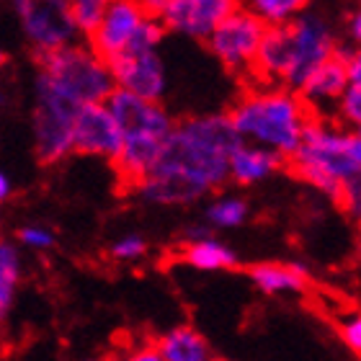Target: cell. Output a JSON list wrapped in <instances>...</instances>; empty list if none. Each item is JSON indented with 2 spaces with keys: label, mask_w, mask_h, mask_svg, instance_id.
<instances>
[{
  "label": "cell",
  "mask_w": 361,
  "mask_h": 361,
  "mask_svg": "<svg viewBox=\"0 0 361 361\" xmlns=\"http://www.w3.org/2000/svg\"><path fill=\"white\" fill-rule=\"evenodd\" d=\"M147 253V243L140 235H124L109 248V256L114 261H121V264H132V261H140V258Z\"/></svg>",
  "instance_id": "24"
},
{
  "label": "cell",
  "mask_w": 361,
  "mask_h": 361,
  "mask_svg": "<svg viewBox=\"0 0 361 361\" xmlns=\"http://www.w3.org/2000/svg\"><path fill=\"white\" fill-rule=\"evenodd\" d=\"M227 114L240 140L271 147L284 158L300 147L310 121L315 119L300 90L264 83L250 85Z\"/></svg>",
  "instance_id": "2"
},
{
  "label": "cell",
  "mask_w": 361,
  "mask_h": 361,
  "mask_svg": "<svg viewBox=\"0 0 361 361\" xmlns=\"http://www.w3.org/2000/svg\"><path fill=\"white\" fill-rule=\"evenodd\" d=\"M80 104L37 73L34 83V150L42 166H57L75 152V116Z\"/></svg>",
  "instance_id": "5"
},
{
  "label": "cell",
  "mask_w": 361,
  "mask_h": 361,
  "mask_svg": "<svg viewBox=\"0 0 361 361\" xmlns=\"http://www.w3.org/2000/svg\"><path fill=\"white\" fill-rule=\"evenodd\" d=\"M348 85H351V78H348L346 57L336 54L310 73L307 80L300 85V96L305 98V104L310 106V111L315 116L333 119L336 106H338L341 96L346 93Z\"/></svg>",
  "instance_id": "14"
},
{
  "label": "cell",
  "mask_w": 361,
  "mask_h": 361,
  "mask_svg": "<svg viewBox=\"0 0 361 361\" xmlns=\"http://www.w3.org/2000/svg\"><path fill=\"white\" fill-rule=\"evenodd\" d=\"M111 73L116 88L132 90L137 96L160 101L168 90L166 62L158 54V47H137L129 44L111 62Z\"/></svg>",
  "instance_id": "9"
},
{
  "label": "cell",
  "mask_w": 361,
  "mask_h": 361,
  "mask_svg": "<svg viewBox=\"0 0 361 361\" xmlns=\"http://www.w3.org/2000/svg\"><path fill=\"white\" fill-rule=\"evenodd\" d=\"M338 204H341V209L346 212L348 217L361 225V171L351 176L348 180H343Z\"/></svg>",
  "instance_id": "25"
},
{
  "label": "cell",
  "mask_w": 361,
  "mask_h": 361,
  "mask_svg": "<svg viewBox=\"0 0 361 361\" xmlns=\"http://www.w3.org/2000/svg\"><path fill=\"white\" fill-rule=\"evenodd\" d=\"M6 65V54H3V49H0V68Z\"/></svg>",
  "instance_id": "37"
},
{
  "label": "cell",
  "mask_w": 361,
  "mask_h": 361,
  "mask_svg": "<svg viewBox=\"0 0 361 361\" xmlns=\"http://www.w3.org/2000/svg\"><path fill=\"white\" fill-rule=\"evenodd\" d=\"M348 152H351V158H354V163L361 171V132L359 129H351V132H348Z\"/></svg>",
  "instance_id": "31"
},
{
  "label": "cell",
  "mask_w": 361,
  "mask_h": 361,
  "mask_svg": "<svg viewBox=\"0 0 361 361\" xmlns=\"http://www.w3.org/2000/svg\"><path fill=\"white\" fill-rule=\"evenodd\" d=\"M137 6L142 8L147 16H155V18H160V16L166 13V8L173 3V0H135Z\"/></svg>",
  "instance_id": "29"
},
{
  "label": "cell",
  "mask_w": 361,
  "mask_h": 361,
  "mask_svg": "<svg viewBox=\"0 0 361 361\" xmlns=\"http://www.w3.org/2000/svg\"><path fill=\"white\" fill-rule=\"evenodd\" d=\"M109 0H73V6H96V8H106Z\"/></svg>",
  "instance_id": "35"
},
{
  "label": "cell",
  "mask_w": 361,
  "mask_h": 361,
  "mask_svg": "<svg viewBox=\"0 0 361 361\" xmlns=\"http://www.w3.org/2000/svg\"><path fill=\"white\" fill-rule=\"evenodd\" d=\"M145 18H147V13L135 0H109L98 26L85 39L106 62H111L116 54H121L132 44V39H135L137 29L142 26Z\"/></svg>",
  "instance_id": "11"
},
{
  "label": "cell",
  "mask_w": 361,
  "mask_h": 361,
  "mask_svg": "<svg viewBox=\"0 0 361 361\" xmlns=\"http://www.w3.org/2000/svg\"><path fill=\"white\" fill-rule=\"evenodd\" d=\"M338 54L341 57H346L351 85H359L361 88V44H356L354 49H348V47H338Z\"/></svg>",
  "instance_id": "28"
},
{
  "label": "cell",
  "mask_w": 361,
  "mask_h": 361,
  "mask_svg": "<svg viewBox=\"0 0 361 361\" xmlns=\"http://www.w3.org/2000/svg\"><path fill=\"white\" fill-rule=\"evenodd\" d=\"M286 26H289V70L284 85L300 90L312 70L338 54V39L328 16L315 8L302 11Z\"/></svg>",
  "instance_id": "6"
},
{
  "label": "cell",
  "mask_w": 361,
  "mask_h": 361,
  "mask_svg": "<svg viewBox=\"0 0 361 361\" xmlns=\"http://www.w3.org/2000/svg\"><path fill=\"white\" fill-rule=\"evenodd\" d=\"M240 6V0H173L160 16L168 31L207 42L209 34Z\"/></svg>",
  "instance_id": "12"
},
{
  "label": "cell",
  "mask_w": 361,
  "mask_h": 361,
  "mask_svg": "<svg viewBox=\"0 0 361 361\" xmlns=\"http://www.w3.org/2000/svg\"><path fill=\"white\" fill-rule=\"evenodd\" d=\"M338 338L343 341V346H346L351 354L361 359V310H354V312H348L346 317H341Z\"/></svg>",
  "instance_id": "26"
},
{
  "label": "cell",
  "mask_w": 361,
  "mask_h": 361,
  "mask_svg": "<svg viewBox=\"0 0 361 361\" xmlns=\"http://www.w3.org/2000/svg\"><path fill=\"white\" fill-rule=\"evenodd\" d=\"M250 281L264 294H302L310 284V271L302 264H256L248 271Z\"/></svg>",
  "instance_id": "17"
},
{
  "label": "cell",
  "mask_w": 361,
  "mask_h": 361,
  "mask_svg": "<svg viewBox=\"0 0 361 361\" xmlns=\"http://www.w3.org/2000/svg\"><path fill=\"white\" fill-rule=\"evenodd\" d=\"M248 217H250V207L240 196H217L207 207V212H204V219L214 230H235V227H240Z\"/></svg>",
  "instance_id": "20"
},
{
  "label": "cell",
  "mask_w": 361,
  "mask_h": 361,
  "mask_svg": "<svg viewBox=\"0 0 361 361\" xmlns=\"http://www.w3.org/2000/svg\"><path fill=\"white\" fill-rule=\"evenodd\" d=\"M348 37L354 44H361V3L348 16Z\"/></svg>",
  "instance_id": "30"
},
{
  "label": "cell",
  "mask_w": 361,
  "mask_h": 361,
  "mask_svg": "<svg viewBox=\"0 0 361 361\" xmlns=\"http://www.w3.org/2000/svg\"><path fill=\"white\" fill-rule=\"evenodd\" d=\"M341 127L346 129H361V88L359 85H348L346 93L341 96L338 106H336V116Z\"/></svg>",
  "instance_id": "23"
},
{
  "label": "cell",
  "mask_w": 361,
  "mask_h": 361,
  "mask_svg": "<svg viewBox=\"0 0 361 361\" xmlns=\"http://www.w3.org/2000/svg\"><path fill=\"white\" fill-rule=\"evenodd\" d=\"M121 145H124V129L106 101H90L78 109L75 152L114 160L119 155Z\"/></svg>",
  "instance_id": "10"
},
{
  "label": "cell",
  "mask_w": 361,
  "mask_h": 361,
  "mask_svg": "<svg viewBox=\"0 0 361 361\" xmlns=\"http://www.w3.org/2000/svg\"><path fill=\"white\" fill-rule=\"evenodd\" d=\"M348 132L351 129L341 127L336 119L315 116L300 147L286 158V166L297 178L317 188L320 194L331 196L333 202H338L343 180L359 173V166L348 152Z\"/></svg>",
  "instance_id": "3"
},
{
  "label": "cell",
  "mask_w": 361,
  "mask_h": 361,
  "mask_svg": "<svg viewBox=\"0 0 361 361\" xmlns=\"http://www.w3.org/2000/svg\"><path fill=\"white\" fill-rule=\"evenodd\" d=\"M158 351L163 361H209L212 348L207 343L202 333L188 328V325H178L173 331L163 333L158 338Z\"/></svg>",
  "instance_id": "18"
},
{
  "label": "cell",
  "mask_w": 361,
  "mask_h": 361,
  "mask_svg": "<svg viewBox=\"0 0 361 361\" xmlns=\"http://www.w3.org/2000/svg\"><path fill=\"white\" fill-rule=\"evenodd\" d=\"M359 261H361V235H359Z\"/></svg>",
  "instance_id": "38"
},
{
  "label": "cell",
  "mask_w": 361,
  "mask_h": 361,
  "mask_svg": "<svg viewBox=\"0 0 361 361\" xmlns=\"http://www.w3.org/2000/svg\"><path fill=\"white\" fill-rule=\"evenodd\" d=\"M266 29H269V23L264 18H258L245 6H238L217 29L212 31L209 39H207V47L222 62V68L250 78L261 42L266 37Z\"/></svg>",
  "instance_id": "8"
},
{
  "label": "cell",
  "mask_w": 361,
  "mask_h": 361,
  "mask_svg": "<svg viewBox=\"0 0 361 361\" xmlns=\"http://www.w3.org/2000/svg\"><path fill=\"white\" fill-rule=\"evenodd\" d=\"M163 147H166V137L124 135V145H121L119 155L111 160L124 191H135L152 173V168L158 166L160 155H163Z\"/></svg>",
  "instance_id": "15"
},
{
  "label": "cell",
  "mask_w": 361,
  "mask_h": 361,
  "mask_svg": "<svg viewBox=\"0 0 361 361\" xmlns=\"http://www.w3.org/2000/svg\"><path fill=\"white\" fill-rule=\"evenodd\" d=\"M21 279V258L11 243H0V323L13 307L16 284Z\"/></svg>",
  "instance_id": "21"
},
{
  "label": "cell",
  "mask_w": 361,
  "mask_h": 361,
  "mask_svg": "<svg viewBox=\"0 0 361 361\" xmlns=\"http://www.w3.org/2000/svg\"><path fill=\"white\" fill-rule=\"evenodd\" d=\"M180 258L199 271H230L238 266V253L212 235L199 240H186Z\"/></svg>",
  "instance_id": "19"
},
{
  "label": "cell",
  "mask_w": 361,
  "mask_h": 361,
  "mask_svg": "<svg viewBox=\"0 0 361 361\" xmlns=\"http://www.w3.org/2000/svg\"><path fill=\"white\" fill-rule=\"evenodd\" d=\"M240 145L230 114H202L178 121L152 173L135 188L147 204L186 207L230 180V155Z\"/></svg>",
  "instance_id": "1"
},
{
  "label": "cell",
  "mask_w": 361,
  "mask_h": 361,
  "mask_svg": "<svg viewBox=\"0 0 361 361\" xmlns=\"http://www.w3.org/2000/svg\"><path fill=\"white\" fill-rule=\"evenodd\" d=\"M39 75L70 96L78 104L106 101L116 90L111 65L85 42H73L52 52L37 54Z\"/></svg>",
  "instance_id": "4"
},
{
  "label": "cell",
  "mask_w": 361,
  "mask_h": 361,
  "mask_svg": "<svg viewBox=\"0 0 361 361\" xmlns=\"http://www.w3.org/2000/svg\"><path fill=\"white\" fill-rule=\"evenodd\" d=\"M8 196H11V180H8V176L3 173V171H0V202L8 199Z\"/></svg>",
  "instance_id": "34"
},
{
  "label": "cell",
  "mask_w": 361,
  "mask_h": 361,
  "mask_svg": "<svg viewBox=\"0 0 361 361\" xmlns=\"http://www.w3.org/2000/svg\"><path fill=\"white\" fill-rule=\"evenodd\" d=\"M106 104L111 106V111L116 114L124 135H158L168 140L176 127L173 116L163 109L160 101L142 98L132 90L116 88L111 96L106 98Z\"/></svg>",
  "instance_id": "13"
},
{
  "label": "cell",
  "mask_w": 361,
  "mask_h": 361,
  "mask_svg": "<svg viewBox=\"0 0 361 361\" xmlns=\"http://www.w3.org/2000/svg\"><path fill=\"white\" fill-rule=\"evenodd\" d=\"M18 240L26 245V248H34V250H49L54 245V235L47 230V227H39V225H29V227H21L18 230Z\"/></svg>",
  "instance_id": "27"
},
{
  "label": "cell",
  "mask_w": 361,
  "mask_h": 361,
  "mask_svg": "<svg viewBox=\"0 0 361 361\" xmlns=\"http://www.w3.org/2000/svg\"><path fill=\"white\" fill-rule=\"evenodd\" d=\"M23 37L37 54L52 52L83 37L73 0H11Z\"/></svg>",
  "instance_id": "7"
},
{
  "label": "cell",
  "mask_w": 361,
  "mask_h": 361,
  "mask_svg": "<svg viewBox=\"0 0 361 361\" xmlns=\"http://www.w3.org/2000/svg\"><path fill=\"white\" fill-rule=\"evenodd\" d=\"M284 166L286 158L281 152L240 140V145L230 155V180L240 183V186H256L271 176H276Z\"/></svg>",
  "instance_id": "16"
},
{
  "label": "cell",
  "mask_w": 361,
  "mask_h": 361,
  "mask_svg": "<svg viewBox=\"0 0 361 361\" xmlns=\"http://www.w3.org/2000/svg\"><path fill=\"white\" fill-rule=\"evenodd\" d=\"M212 230H214V227H212L209 222H207V225H194V227H188L183 238H186V240H199V238H207V235H212Z\"/></svg>",
  "instance_id": "33"
},
{
  "label": "cell",
  "mask_w": 361,
  "mask_h": 361,
  "mask_svg": "<svg viewBox=\"0 0 361 361\" xmlns=\"http://www.w3.org/2000/svg\"><path fill=\"white\" fill-rule=\"evenodd\" d=\"M6 104H8V93H6V88L0 85V109H3Z\"/></svg>",
  "instance_id": "36"
},
{
  "label": "cell",
  "mask_w": 361,
  "mask_h": 361,
  "mask_svg": "<svg viewBox=\"0 0 361 361\" xmlns=\"http://www.w3.org/2000/svg\"><path fill=\"white\" fill-rule=\"evenodd\" d=\"M359 132H361V129H359Z\"/></svg>",
  "instance_id": "39"
},
{
  "label": "cell",
  "mask_w": 361,
  "mask_h": 361,
  "mask_svg": "<svg viewBox=\"0 0 361 361\" xmlns=\"http://www.w3.org/2000/svg\"><path fill=\"white\" fill-rule=\"evenodd\" d=\"M132 359H135V361H163V356H160L158 346L152 343V346H142V348H137L135 354H132Z\"/></svg>",
  "instance_id": "32"
},
{
  "label": "cell",
  "mask_w": 361,
  "mask_h": 361,
  "mask_svg": "<svg viewBox=\"0 0 361 361\" xmlns=\"http://www.w3.org/2000/svg\"><path fill=\"white\" fill-rule=\"evenodd\" d=\"M312 0H240V6L264 18L269 26H281V23L294 21L302 11H307Z\"/></svg>",
  "instance_id": "22"
}]
</instances>
